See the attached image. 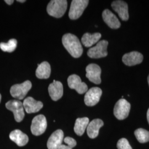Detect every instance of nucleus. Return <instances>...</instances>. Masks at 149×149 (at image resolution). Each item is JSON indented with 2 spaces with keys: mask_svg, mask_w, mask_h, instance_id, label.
Here are the masks:
<instances>
[{
  "mask_svg": "<svg viewBox=\"0 0 149 149\" xmlns=\"http://www.w3.org/2000/svg\"><path fill=\"white\" fill-rule=\"evenodd\" d=\"M117 148L118 149H133L128 140L125 138L120 139L118 141Z\"/></svg>",
  "mask_w": 149,
  "mask_h": 149,
  "instance_id": "393cba45",
  "label": "nucleus"
},
{
  "mask_svg": "<svg viewBox=\"0 0 149 149\" xmlns=\"http://www.w3.org/2000/svg\"><path fill=\"white\" fill-rule=\"evenodd\" d=\"M86 77L91 82L98 85L101 83V69L97 64H89L86 68Z\"/></svg>",
  "mask_w": 149,
  "mask_h": 149,
  "instance_id": "9b49d317",
  "label": "nucleus"
},
{
  "mask_svg": "<svg viewBox=\"0 0 149 149\" xmlns=\"http://www.w3.org/2000/svg\"><path fill=\"white\" fill-rule=\"evenodd\" d=\"M24 109L27 113H34L39 112L43 107L42 102L37 101L31 97L26 98L23 103Z\"/></svg>",
  "mask_w": 149,
  "mask_h": 149,
  "instance_id": "2eb2a0df",
  "label": "nucleus"
},
{
  "mask_svg": "<svg viewBox=\"0 0 149 149\" xmlns=\"http://www.w3.org/2000/svg\"><path fill=\"white\" fill-rule=\"evenodd\" d=\"M58 149H72L70 148L69 146H68V145H65L64 144H61Z\"/></svg>",
  "mask_w": 149,
  "mask_h": 149,
  "instance_id": "bb28decb",
  "label": "nucleus"
},
{
  "mask_svg": "<svg viewBox=\"0 0 149 149\" xmlns=\"http://www.w3.org/2000/svg\"><path fill=\"white\" fill-rule=\"evenodd\" d=\"M102 17L104 22L112 29H118L121 26L117 17L109 10H105L103 12Z\"/></svg>",
  "mask_w": 149,
  "mask_h": 149,
  "instance_id": "f3484780",
  "label": "nucleus"
},
{
  "mask_svg": "<svg viewBox=\"0 0 149 149\" xmlns=\"http://www.w3.org/2000/svg\"><path fill=\"white\" fill-rule=\"evenodd\" d=\"M102 91L99 87H92L86 93L84 101L87 106H94L100 100Z\"/></svg>",
  "mask_w": 149,
  "mask_h": 149,
  "instance_id": "1a4fd4ad",
  "label": "nucleus"
},
{
  "mask_svg": "<svg viewBox=\"0 0 149 149\" xmlns=\"http://www.w3.org/2000/svg\"><path fill=\"white\" fill-rule=\"evenodd\" d=\"M10 138L19 146H23L28 143L29 138L26 134L20 130H15L10 134Z\"/></svg>",
  "mask_w": 149,
  "mask_h": 149,
  "instance_id": "6ab92c4d",
  "label": "nucleus"
},
{
  "mask_svg": "<svg viewBox=\"0 0 149 149\" xmlns=\"http://www.w3.org/2000/svg\"><path fill=\"white\" fill-rule=\"evenodd\" d=\"M64 143L67 144L68 146H69L70 148L72 149L76 145V140L71 137H66L64 139Z\"/></svg>",
  "mask_w": 149,
  "mask_h": 149,
  "instance_id": "a878e982",
  "label": "nucleus"
},
{
  "mask_svg": "<svg viewBox=\"0 0 149 149\" xmlns=\"http://www.w3.org/2000/svg\"><path fill=\"white\" fill-rule=\"evenodd\" d=\"M135 136L139 142L143 144L149 141V132L143 128L136 129L135 132Z\"/></svg>",
  "mask_w": 149,
  "mask_h": 149,
  "instance_id": "5701e85b",
  "label": "nucleus"
},
{
  "mask_svg": "<svg viewBox=\"0 0 149 149\" xmlns=\"http://www.w3.org/2000/svg\"><path fill=\"white\" fill-rule=\"evenodd\" d=\"M1 95L0 94V102H1Z\"/></svg>",
  "mask_w": 149,
  "mask_h": 149,
  "instance_id": "2f4dec72",
  "label": "nucleus"
},
{
  "mask_svg": "<svg viewBox=\"0 0 149 149\" xmlns=\"http://www.w3.org/2000/svg\"><path fill=\"white\" fill-rule=\"evenodd\" d=\"M17 44V40L15 39H11L8 42V43H0V49L5 52L11 53L15 51L16 49Z\"/></svg>",
  "mask_w": 149,
  "mask_h": 149,
  "instance_id": "b1692460",
  "label": "nucleus"
},
{
  "mask_svg": "<svg viewBox=\"0 0 149 149\" xmlns=\"http://www.w3.org/2000/svg\"><path fill=\"white\" fill-rule=\"evenodd\" d=\"M89 123V119L88 118H77L74 124V131L75 133L79 136H82L85 133Z\"/></svg>",
  "mask_w": 149,
  "mask_h": 149,
  "instance_id": "4be33fe9",
  "label": "nucleus"
},
{
  "mask_svg": "<svg viewBox=\"0 0 149 149\" xmlns=\"http://www.w3.org/2000/svg\"><path fill=\"white\" fill-rule=\"evenodd\" d=\"M6 3L9 5H12L13 2H14V1L13 0H6L5 1Z\"/></svg>",
  "mask_w": 149,
  "mask_h": 149,
  "instance_id": "cd10ccee",
  "label": "nucleus"
},
{
  "mask_svg": "<svg viewBox=\"0 0 149 149\" xmlns=\"http://www.w3.org/2000/svg\"><path fill=\"white\" fill-rule=\"evenodd\" d=\"M32 83L30 81H26L21 84L12 86L10 89L11 95L18 100H23L27 95V93L32 88Z\"/></svg>",
  "mask_w": 149,
  "mask_h": 149,
  "instance_id": "20e7f679",
  "label": "nucleus"
},
{
  "mask_svg": "<svg viewBox=\"0 0 149 149\" xmlns=\"http://www.w3.org/2000/svg\"><path fill=\"white\" fill-rule=\"evenodd\" d=\"M64 141V133L61 130H57L51 135L48 139V149H58Z\"/></svg>",
  "mask_w": 149,
  "mask_h": 149,
  "instance_id": "dca6fc26",
  "label": "nucleus"
},
{
  "mask_svg": "<svg viewBox=\"0 0 149 149\" xmlns=\"http://www.w3.org/2000/svg\"><path fill=\"white\" fill-rule=\"evenodd\" d=\"M7 109L13 112L15 119L17 122H21L25 116L23 103L18 100H11L6 103Z\"/></svg>",
  "mask_w": 149,
  "mask_h": 149,
  "instance_id": "39448f33",
  "label": "nucleus"
},
{
  "mask_svg": "<svg viewBox=\"0 0 149 149\" xmlns=\"http://www.w3.org/2000/svg\"><path fill=\"white\" fill-rule=\"evenodd\" d=\"M101 36L100 33H96L93 34L86 33L81 38L82 43L86 47H90L97 43L101 39Z\"/></svg>",
  "mask_w": 149,
  "mask_h": 149,
  "instance_id": "aec40b11",
  "label": "nucleus"
},
{
  "mask_svg": "<svg viewBox=\"0 0 149 149\" xmlns=\"http://www.w3.org/2000/svg\"><path fill=\"white\" fill-rule=\"evenodd\" d=\"M148 84H149V76H148Z\"/></svg>",
  "mask_w": 149,
  "mask_h": 149,
  "instance_id": "7c9ffc66",
  "label": "nucleus"
},
{
  "mask_svg": "<svg viewBox=\"0 0 149 149\" xmlns=\"http://www.w3.org/2000/svg\"><path fill=\"white\" fill-rule=\"evenodd\" d=\"M62 42L65 48L74 58H80L83 53V48L78 38L71 33L64 35Z\"/></svg>",
  "mask_w": 149,
  "mask_h": 149,
  "instance_id": "f257e3e1",
  "label": "nucleus"
},
{
  "mask_svg": "<svg viewBox=\"0 0 149 149\" xmlns=\"http://www.w3.org/2000/svg\"><path fill=\"white\" fill-rule=\"evenodd\" d=\"M51 74V68L50 64L47 61H44L39 64L36 70V74L38 79H47L50 77Z\"/></svg>",
  "mask_w": 149,
  "mask_h": 149,
  "instance_id": "412c9836",
  "label": "nucleus"
},
{
  "mask_svg": "<svg viewBox=\"0 0 149 149\" xmlns=\"http://www.w3.org/2000/svg\"><path fill=\"white\" fill-rule=\"evenodd\" d=\"M48 91L51 98L56 101L60 100L63 95V86L61 82L54 81L53 82L49 85Z\"/></svg>",
  "mask_w": 149,
  "mask_h": 149,
  "instance_id": "4468645a",
  "label": "nucleus"
},
{
  "mask_svg": "<svg viewBox=\"0 0 149 149\" xmlns=\"http://www.w3.org/2000/svg\"><path fill=\"white\" fill-rule=\"evenodd\" d=\"M130 104L125 99H120L116 103L114 108V115L119 120L128 117L130 110Z\"/></svg>",
  "mask_w": 149,
  "mask_h": 149,
  "instance_id": "0eeeda50",
  "label": "nucleus"
},
{
  "mask_svg": "<svg viewBox=\"0 0 149 149\" xmlns=\"http://www.w3.org/2000/svg\"><path fill=\"white\" fill-rule=\"evenodd\" d=\"M104 125V123L100 119H95L89 123L87 127V133L91 139L96 138L99 134L100 128Z\"/></svg>",
  "mask_w": 149,
  "mask_h": 149,
  "instance_id": "a211bd4d",
  "label": "nucleus"
},
{
  "mask_svg": "<svg viewBox=\"0 0 149 149\" xmlns=\"http://www.w3.org/2000/svg\"><path fill=\"white\" fill-rule=\"evenodd\" d=\"M68 7V2L66 0H52L47 6V12L50 16L55 18L63 17Z\"/></svg>",
  "mask_w": 149,
  "mask_h": 149,
  "instance_id": "f03ea898",
  "label": "nucleus"
},
{
  "mask_svg": "<svg viewBox=\"0 0 149 149\" xmlns=\"http://www.w3.org/2000/svg\"><path fill=\"white\" fill-rule=\"evenodd\" d=\"M108 41L103 40L96 44V46L91 48L87 52V55L92 59H99L106 57L108 55Z\"/></svg>",
  "mask_w": 149,
  "mask_h": 149,
  "instance_id": "423d86ee",
  "label": "nucleus"
},
{
  "mask_svg": "<svg viewBox=\"0 0 149 149\" xmlns=\"http://www.w3.org/2000/svg\"><path fill=\"white\" fill-rule=\"evenodd\" d=\"M112 8L118 14L120 19L126 21L129 19V13H128V7L127 3L120 0L114 1L112 3Z\"/></svg>",
  "mask_w": 149,
  "mask_h": 149,
  "instance_id": "f8f14e48",
  "label": "nucleus"
},
{
  "mask_svg": "<svg viewBox=\"0 0 149 149\" xmlns=\"http://www.w3.org/2000/svg\"><path fill=\"white\" fill-rule=\"evenodd\" d=\"M88 3V0H73L71 2L69 13L70 18L74 20L80 18Z\"/></svg>",
  "mask_w": 149,
  "mask_h": 149,
  "instance_id": "7ed1b4c3",
  "label": "nucleus"
},
{
  "mask_svg": "<svg viewBox=\"0 0 149 149\" xmlns=\"http://www.w3.org/2000/svg\"><path fill=\"white\" fill-rule=\"evenodd\" d=\"M47 128L46 118L42 114H39L33 118L31 125L32 133L36 136H39L44 133Z\"/></svg>",
  "mask_w": 149,
  "mask_h": 149,
  "instance_id": "6e6552de",
  "label": "nucleus"
},
{
  "mask_svg": "<svg viewBox=\"0 0 149 149\" xmlns=\"http://www.w3.org/2000/svg\"><path fill=\"white\" fill-rule=\"evenodd\" d=\"M143 60V55L138 52H132L125 54L122 58L124 64L129 66H134L142 63Z\"/></svg>",
  "mask_w": 149,
  "mask_h": 149,
  "instance_id": "ddd939ff",
  "label": "nucleus"
},
{
  "mask_svg": "<svg viewBox=\"0 0 149 149\" xmlns=\"http://www.w3.org/2000/svg\"><path fill=\"white\" fill-rule=\"evenodd\" d=\"M147 119H148V121L149 124V108L148 109V112H147Z\"/></svg>",
  "mask_w": 149,
  "mask_h": 149,
  "instance_id": "c85d7f7f",
  "label": "nucleus"
},
{
  "mask_svg": "<svg viewBox=\"0 0 149 149\" xmlns=\"http://www.w3.org/2000/svg\"><path fill=\"white\" fill-rule=\"evenodd\" d=\"M68 83L70 88L75 90L80 95L86 93L88 91L87 85L82 82L80 76L77 74L70 75L68 79Z\"/></svg>",
  "mask_w": 149,
  "mask_h": 149,
  "instance_id": "9d476101",
  "label": "nucleus"
},
{
  "mask_svg": "<svg viewBox=\"0 0 149 149\" xmlns=\"http://www.w3.org/2000/svg\"><path fill=\"white\" fill-rule=\"evenodd\" d=\"M17 1H18V2H22V3H23V2H26L25 0H18Z\"/></svg>",
  "mask_w": 149,
  "mask_h": 149,
  "instance_id": "c756f323",
  "label": "nucleus"
}]
</instances>
